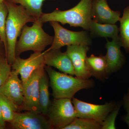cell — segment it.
Masks as SVG:
<instances>
[{
	"instance_id": "obj_14",
	"label": "cell",
	"mask_w": 129,
	"mask_h": 129,
	"mask_svg": "<svg viewBox=\"0 0 129 129\" xmlns=\"http://www.w3.org/2000/svg\"><path fill=\"white\" fill-rule=\"evenodd\" d=\"M44 52L46 65L54 67L64 73L75 75L72 61L66 52H62L60 49H48Z\"/></svg>"
},
{
	"instance_id": "obj_13",
	"label": "cell",
	"mask_w": 129,
	"mask_h": 129,
	"mask_svg": "<svg viewBox=\"0 0 129 129\" xmlns=\"http://www.w3.org/2000/svg\"><path fill=\"white\" fill-rule=\"evenodd\" d=\"M119 11H113L107 0H92L91 15L92 20L100 23L115 24L120 21Z\"/></svg>"
},
{
	"instance_id": "obj_15",
	"label": "cell",
	"mask_w": 129,
	"mask_h": 129,
	"mask_svg": "<svg viewBox=\"0 0 129 129\" xmlns=\"http://www.w3.org/2000/svg\"><path fill=\"white\" fill-rule=\"evenodd\" d=\"M18 74L12 70L6 81L0 87V93L4 95L18 107L24 101L23 88Z\"/></svg>"
},
{
	"instance_id": "obj_1",
	"label": "cell",
	"mask_w": 129,
	"mask_h": 129,
	"mask_svg": "<svg viewBox=\"0 0 129 129\" xmlns=\"http://www.w3.org/2000/svg\"><path fill=\"white\" fill-rule=\"evenodd\" d=\"M8 9L6 34L7 50L6 56L11 66L16 59V47L18 38L20 36L24 26L27 23L34 22L37 19L29 14L20 5L4 1Z\"/></svg>"
},
{
	"instance_id": "obj_9",
	"label": "cell",
	"mask_w": 129,
	"mask_h": 129,
	"mask_svg": "<svg viewBox=\"0 0 129 129\" xmlns=\"http://www.w3.org/2000/svg\"><path fill=\"white\" fill-rule=\"evenodd\" d=\"M9 123L15 129H53L46 116L32 111L16 112Z\"/></svg>"
},
{
	"instance_id": "obj_22",
	"label": "cell",
	"mask_w": 129,
	"mask_h": 129,
	"mask_svg": "<svg viewBox=\"0 0 129 129\" xmlns=\"http://www.w3.org/2000/svg\"><path fill=\"white\" fill-rule=\"evenodd\" d=\"M101 124L92 119L76 118L63 129H101Z\"/></svg>"
},
{
	"instance_id": "obj_21",
	"label": "cell",
	"mask_w": 129,
	"mask_h": 129,
	"mask_svg": "<svg viewBox=\"0 0 129 129\" xmlns=\"http://www.w3.org/2000/svg\"><path fill=\"white\" fill-rule=\"evenodd\" d=\"M0 106L5 122L9 123L12 120L14 113L19 112L18 107L1 93H0Z\"/></svg>"
},
{
	"instance_id": "obj_8",
	"label": "cell",
	"mask_w": 129,
	"mask_h": 129,
	"mask_svg": "<svg viewBox=\"0 0 129 129\" xmlns=\"http://www.w3.org/2000/svg\"><path fill=\"white\" fill-rule=\"evenodd\" d=\"M72 102L77 117L92 119L101 124L117 104L115 102L112 101L106 102L102 105H97L82 101L74 97L72 99Z\"/></svg>"
},
{
	"instance_id": "obj_27",
	"label": "cell",
	"mask_w": 129,
	"mask_h": 129,
	"mask_svg": "<svg viewBox=\"0 0 129 129\" xmlns=\"http://www.w3.org/2000/svg\"><path fill=\"white\" fill-rule=\"evenodd\" d=\"M5 126V122L3 118L2 113L1 109V106H0V128L1 129H4Z\"/></svg>"
},
{
	"instance_id": "obj_10",
	"label": "cell",
	"mask_w": 129,
	"mask_h": 129,
	"mask_svg": "<svg viewBox=\"0 0 129 129\" xmlns=\"http://www.w3.org/2000/svg\"><path fill=\"white\" fill-rule=\"evenodd\" d=\"M44 63V52H34L29 57L22 59L19 56L16 57L11 68L13 70L20 75L23 84L28 80L33 72L42 65Z\"/></svg>"
},
{
	"instance_id": "obj_16",
	"label": "cell",
	"mask_w": 129,
	"mask_h": 129,
	"mask_svg": "<svg viewBox=\"0 0 129 129\" xmlns=\"http://www.w3.org/2000/svg\"><path fill=\"white\" fill-rule=\"evenodd\" d=\"M86 64L91 76L102 81L108 78L105 56H96L92 54L90 56L86 57Z\"/></svg>"
},
{
	"instance_id": "obj_18",
	"label": "cell",
	"mask_w": 129,
	"mask_h": 129,
	"mask_svg": "<svg viewBox=\"0 0 129 129\" xmlns=\"http://www.w3.org/2000/svg\"><path fill=\"white\" fill-rule=\"evenodd\" d=\"M39 103L41 113L46 116L51 101L50 100L49 80L46 72L41 77L39 81Z\"/></svg>"
},
{
	"instance_id": "obj_6",
	"label": "cell",
	"mask_w": 129,
	"mask_h": 129,
	"mask_svg": "<svg viewBox=\"0 0 129 129\" xmlns=\"http://www.w3.org/2000/svg\"><path fill=\"white\" fill-rule=\"evenodd\" d=\"M49 22L54 30V36L49 50L60 49L65 46H89L92 44L91 36L88 30L71 31L63 27L58 22L51 21Z\"/></svg>"
},
{
	"instance_id": "obj_5",
	"label": "cell",
	"mask_w": 129,
	"mask_h": 129,
	"mask_svg": "<svg viewBox=\"0 0 129 129\" xmlns=\"http://www.w3.org/2000/svg\"><path fill=\"white\" fill-rule=\"evenodd\" d=\"M53 129H63L77 117L76 111L69 98L54 99L46 115Z\"/></svg>"
},
{
	"instance_id": "obj_3",
	"label": "cell",
	"mask_w": 129,
	"mask_h": 129,
	"mask_svg": "<svg viewBox=\"0 0 129 129\" xmlns=\"http://www.w3.org/2000/svg\"><path fill=\"white\" fill-rule=\"evenodd\" d=\"M92 0H81L71 9L61 11L56 9L50 13H43L40 18L43 23L56 21L63 25L80 27L89 31L92 19L91 15Z\"/></svg>"
},
{
	"instance_id": "obj_2",
	"label": "cell",
	"mask_w": 129,
	"mask_h": 129,
	"mask_svg": "<svg viewBox=\"0 0 129 129\" xmlns=\"http://www.w3.org/2000/svg\"><path fill=\"white\" fill-rule=\"evenodd\" d=\"M44 68L50 80L54 99H72L79 91L94 86L95 83L92 80L74 77L73 75L57 72L51 67L46 65Z\"/></svg>"
},
{
	"instance_id": "obj_28",
	"label": "cell",
	"mask_w": 129,
	"mask_h": 129,
	"mask_svg": "<svg viewBox=\"0 0 129 129\" xmlns=\"http://www.w3.org/2000/svg\"><path fill=\"white\" fill-rule=\"evenodd\" d=\"M4 1H5V0H0V4H1V3H2Z\"/></svg>"
},
{
	"instance_id": "obj_24",
	"label": "cell",
	"mask_w": 129,
	"mask_h": 129,
	"mask_svg": "<svg viewBox=\"0 0 129 129\" xmlns=\"http://www.w3.org/2000/svg\"><path fill=\"white\" fill-rule=\"evenodd\" d=\"M123 105L122 101L117 103L114 108L109 113L105 119L102 122L101 129H115V120L119 112Z\"/></svg>"
},
{
	"instance_id": "obj_30",
	"label": "cell",
	"mask_w": 129,
	"mask_h": 129,
	"mask_svg": "<svg viewBox=\"0 0 129 129\" xmlns=\"http://www.w3.org/2000/svg\"><path fill=\"white\" fill-rule=\"evenodd\" d=\"M0 129H1V128H0Z\"/></svg>"
},
{
	"instance_id": "obj_12",
	"label": "cell",
	"mask_w": 129,
	"mask_h": 129,
	"mask_svg": "<svg viewBox=\"0 0 129 129\" xmlns=\"http://www.w3.org/2000/svg\"><path fill=\"white\" fill-rule=\"evenodd\" d=\"M89 50L88 46L74 45L67 46L66 52L72 61L76 77L84 79L90 78L86 64L87 53Z\"/></svg>"
},
{
	"instance_id": "obj_29",
	"label": "cell",
	"mask_w": 129,
	"mask_h": 129,
	"mask_svg": "<svg viewBox=\"0 0 129 129\" xmlns=\"http://www.w3.org/2000/svg\"><path fill=\"white\" fill-rule=\"evenodd\" d=\"M2 43H3V42L1 41V39H0V47H1V44H2Z\"/></svg>"
},
{
	"instance_id": "obj_11",
	"label": "cell",
	"mask_w": 129,
	"mask_h": 129,
	"mask_svg": "<svg viewBox=\"0 0 129 129\" xmlns=\"http://www.w3.org/2000/svg\"><path fill=\"white\" fill-rule=\"evenodd\" d=\"M121 47L119 35L111 41L107 39L106 45L107 53L105 56L109 76L121 69L126 62V58L121 51Z\"/></svg>"
},
{
	"instance_id": "obj_19",
	"label": "cell",
	"mask_w": 129,
	"mask_h": 129,
	"mask_svg": "<svg viewBox=\"0 0 129 129\" xmlns=\"http://www.w3.org/2000/svg\"><path fill=\"white\" fill-rule=\"evenodd\" d=\"M8 2L19 5L24 8L29 14L36 19L40 17L43 14L42 6L46 0H5ZM55 1L56 0H50Z\"/></svg>"
},
{
	"instance_id": "obj_26",
	"label": "cell",
	"mask_w": 129,
	"mask_h": 129,
	"mask_svg": "<svg viewBox=\"0 0 129 129\" xmlns=\"http://www.w3.org/2000/svg\"><path fill=\"white\" fill-rule=\"evenodd\" d=\"M122 102L123 105L127 112V114L122 117V120L126 123L129 128V88L127 93L124 95Z\"/></svg>"
},
{
	"instance_id": "obj_25",
	"label": "cell",
	"mask_w": 129,
	"mask_h": 129,
	"mask_svg": "<svg viewBox=\"0 0 129 129\" xmlns=\"http://www.w3.org/2000/svg\"><path fill=\"white\" fill-rule=\"evenodd\" d=\"M11 68L6 56L0 53V87L8 79L12 72Z\"/></svg>"
},
{
	"instance_id": "obj_7",
	"label": "cell",
	"mask_w": 129,
	"mask_h": 129,
	"mask_svg": "<svg viewBox=\"0 0 129 129\" xmlns=\"http://www.w3.org/2000/svg\"><path fill=\"white\" fill-rule=\"evenodd\" d=\"M43 65L35 70L25 83L23 84L24 101L19 112L29 111L41 113L39 103V81L45 71Z\"/></svg>"
},
{
	"instance_id": "obj_20",
	"label": "cell",
	"mask_w": 129,
	"mask_h": 129,
	"mask_svg": "<svg viewBox=\"0 0 129 129\" xmlns=\"http://www.w3.org/2000/svg\"><path fill=\"white\" fill-rule=\"evenodd\" d=\"M119 38L122 47L129 53V6L124 8L120 21Z\"/></svg>"
},
{
	"instance_id": "obj_23",
	"label": "cell",
	"mask_w": 129,
	"mask_h": 129,
	"mask_svg": "<svg viewBox=\"0 0 129 129\" xmlns=\"http://www.w3.org/2000/svg\"><path fill=\"white\" fill-rule=\"evenodd\" d=\"M8 14V9L6 4L4 1L0 4V39L5 46L6 53L7 50L6 25Z\"/></svg>"
},
{
	"instance_id": "obj_17",
	"label": "cell",
	"mask_w": 129,
	"mask_h": 129,
	"mask_svg": "<svg viewBox=\"0 0 129 129\" xmlns=\"http://www.w3.org/2000/svg\"><path fill=\"white\" fill-rule=\"evenodd\" d=\"M89 32L91 36L114 39L119 36V28L115 24L100 23L91 20Z\"/></svg>"
},
{
	"instance_id": "obj_4",
	"label": "cell",
	"mask_w": 129,
	"mask_h": 129,
	"mask_svg": "<svg viewBox=\"0 0 129 129\" xmlns=\"http://www.w3.org/2000/svg\"><path fill=\"white\" fill-rule=\"evenodd\" d=\"M43 23L40 18L33 22L32 26L25 24L16 43V57L24 52L32 51L34 52H42L53 42V36L44 31Z\"/></svg>"
}]
</instances>
